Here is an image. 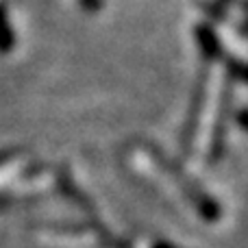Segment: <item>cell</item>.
Listing matches in <instances>:
<instances>
[{"label": "cell", "instance_id": "1", "mask_svg": "<svg viewBox=\"0 0 248 248\" xmlns=\"http://www.w3.org/2000/svg\"><path fill=\"white\" fill-rule=\"evenodd\" d=\"M13 46V29L9 24L7 4L0 2V50H9Z\"/></svg>", "mask_w": 248, "mask_h": 248}, {"label": "cell", "instance_id": "2", "mask_svg": "<svg viewBox=\"0 0 248 248\" xmlns=\"http://www.w3.org/2000/svg\"><path fill=\"white\" fill-rule=\"evenodd\" d=\"M81 2V7L85 9V11H90V13H96V11H100L103 9V0H78Z\"/></svg>", "mask_w": 248, "mask_h": 248}, {"label": "cell", "instance_id": "3", "mask_svg": "<svg viewBox=\"0 0 248 248\" xmlns=\"http://www.w3.org/2000/svg\"><path fill=\"white\" fill-rule=\"evenodd\" d=\"M224 2H233V0H224Z\"/></svg>", "mask_w": 248, "mask_h": 248}]
</instances>
